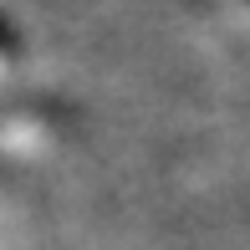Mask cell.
<instances>
[{
    "label": "cell",
    "mask_w": 250,
    "mask_h": 250,
    "mask_svg": "<svg viewBox=\"0 0 250 250\" xmlns=\"http://www.w3.org/2000/svg\"><path fill=\"white\" fill-rule=\"evenodd\" d=\"M0 51H16V31H10L5 21H0Z\"/></svg>",
    "instance_id": "6da1fadb"
}]
</instances>
